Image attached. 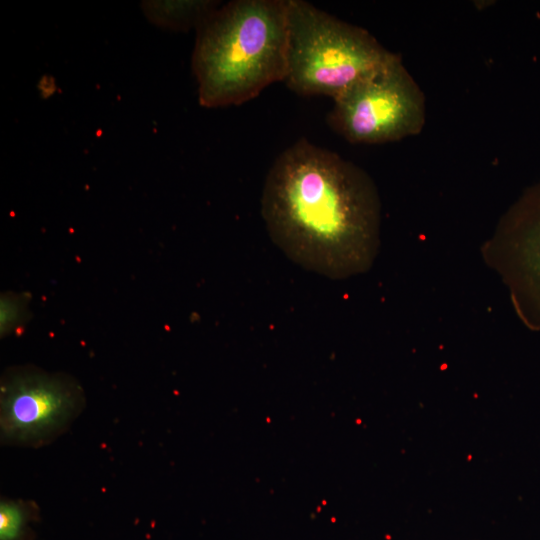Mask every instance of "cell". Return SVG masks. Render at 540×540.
<instances>
[{
    "label": "cell",
    "instance_id": "cell-5",
    "mask_svg": "<svg viewBox=\"0 0 540 540\" xmlns=\"http://www.w3.org/2000/svg\"><path fill=\"white\" fill-rule=\"evenodd\" d=\"M85 406L72 376L32 365L7 368L0 380V438L5 445L40 447L65 432Z\"/></svg>",
    "mask_w": 540,
    "mask_h": 540
},
{
    "label": "cell",
    "instance_id": "cell-8",
    "mask_svg": "<svg viewBox=\"0 0 540 540\" xmlns=\"http://www.w3.org/2000/svg\"><path fill=\"white\" fill-rule=\"evenodd\" d=\"M30 294L3 292L0 297V335L6 337L18 331L29 318Z\"/></svg>",
    "mask_w": 540,
    "mask_h": 540
},
{
    "label": "cell",
    "instance_id": "cell-3",
    "mask_svg": "<svg viewBox=\"0 0 540 540\" xmlns=\"http://www.w3.org/2000/svg\"><path fill=\"white\" fill-rule=\"evenodd\" d=\"M367 30L303 0H289L286 86L333 100L376 75L396 57Z\"/></svg>",
    "mask_w": 540,
    "mask_h": 540
},
{
    "label": "cell",
    "instance_id": "cell-4",
    "mask_svg": "<svg viewBox=\"0 0 540 540\" xmlns=\"http://www.w3.org/2000/svg\"><path fill=\"white\" fill-rule=\"evenodd\" d=\"M333 101L327 123L353 144L399 141L417 135L425 124L424 94L398 54Z\"/></svg>",
    "mask_w": 540,
    "mask_h": 540
},
{
    "label": "cell",
    "instance_id": "cell-2",
    "mask_svg": "<svg viewBox=\"0 0 540 540\" xmlns=\"http://www.w3.org/2000/svg\"><path fill=\"white\" fill-rule=\"evenodd\" d=\"M289 0H234L198 25L192 67L199 102L240 105L285 80Z\"/></svg>",
    "mask_w": 540,
    "mask_h": 540
},
{
    "label": "cell",
    "instance_id": "cell-1",
    "mask_svg": "<svg viewBox=\"0 0 540 540\" xmlns=\"http://www.w3.org/2000/svg\"><path fill=\"white\" fill-rule=\"evenodd\" d=\"M261 215L294 263L330 279L366 272L379 247L381 203L371 177L337 153L300 138L271 165Z\"/></svg>",
    "mask_w": 540,
    "mask_h": 540
},
{
    "label": "cell",
    "instance_id": "cell-7",
    "mask_svg": "<svg viewBox=\"0 0 540 540\" xmlns=\"http://www.w3.org/2000/svg\"><path fill=\"white\" fill-rule=\"evenodd\" d=\"M34 502L3 498L0 502V540H24L37 514Z\"/></svg>",
    "mask_w": 540,
    "mask_h": 540
},
{
    "label": "cell",
    "instance_id": "cell-6",
    "mask_svg": "<svg viewBox=\"0 0 540 540\" xmlns=\"http://www.w3.org/2000/svg\"><path fill=\"white\" fill-rule=\"evenodd\" d=\"M488 252L518 316L527 327L540 330V180L503 215Z\"/></svg>",
    "mask_w": 540,
    "mask_h": 540
}]
</instances>
